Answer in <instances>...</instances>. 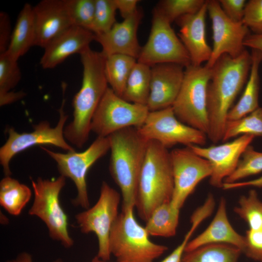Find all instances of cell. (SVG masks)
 I'll return each instance as SVG.
<instances>
[{
	"mask_svg": "<svg viewBox=\"0 0 262 262\" xmlns=\"http://www.w3.org/2000/svg\"><path fill=\"white\" fill-rule=\"evenodd\" d=\"M251 62V53L246 49L235 58L222 55L212 67L207 88V137L213 144L222 141L228 114L248 80Z\"/></svg>",
	"mask_w": 262,
	"mask_h": 262,
	"instance_id": "cell-1",
	"label": "cell"
},
{
	"mask_svg": "<svg viewBox=\"0 0 262 262\" xmlns=\"http://www.w3.org/2000/svg\"><path fill=\"white\" fill-rule=\"evenodd\" d=\"M80 55L83 68L82 86L73 98V118L65 127L64 136L81 148L88 139L93 117L108 83L105 74L106 56L90 47Z\"/></svg>",
	"mask_w": 262,
	"mask_h": 262,
	"instance_id": "cell-2",
	"label": "cell"
},
{
	"mask_svg": "<svg viewBox=\"0 0 262 262\" xmlns=\"http://www.w3.org/2000/svg\"><path fill=\"white\" fill-rule=\"evenodd\" d=\"M108 137L111 150L109 170L121 191V211L134 209L148 141L135 127L119 130Z\"/></svg>",
	"mask_w": 262,
	"mask_h": 262,
	"instance_id": "cell-3",
	"label": "cell"
},
{
	"mask_svg": "<svg viewBox=\"0 0 262 262\" xmlns=\"http://www.w3.org/2000/svg\"><path fill=\"white\" fill-rule=\"evenodd\" d=\"M174 178L170 151L155 141H149L139 177L135 207L147 222L159 206L171 201Z\"/></svg>",
	"mask_w": 262,
	"mask_h": 262,
	"instance_id": "cell-4",
	"label": "cell"
},
{
	"mask_svg": "<svg viewBox=\"0 0 262 262\" xmlns=\"http://www.w3.org/2000/svg\"><path fill=\"white\" fill-rule=\"evenodd\" d=\"M133 209L121 211L112 227L109 249L116 262H153L167 249L149 238L145 227L136 220Z\"/></svg>",
	"mask_w": 262,
	"mask_h": 262,
	"instance_id": "cell-5",
	"label": "cell"
},
{
	"mask_svg": "<svg viewBox=\"0 0 262 262\" xmlns=\"http://www.w3.org/2000/svg\"><path fill=\"white\" fill-rule=\"evenodd\" d=\"M212 73V67L194 66L185 67L182 83L172 107L182 123L207 135L209 131L207 88Z\"/></svg>",
	"mask_w": 262,
	"mask_h": 262,
	"instance_id": "cell-6",
	"label": "cell"
},
{
	"mask_svg": "<svg viewBox=\"0 0 262 262\" xmlns=\"http://www.w3.org/2000/svg\"><path fill=\"white\" fill-rule=\"evenodd\" d=\"M66 178L60 175L56 179L38 178L32 180L34 200L29 211L31 215L39 217L47 226L49 236L66 248L74 241L68 230L67 216L59 201L60 193L66 184Z\"/></svg>",
	"mask_w": 262,
	"mask_h": 262,
	"instance_id": "cell-7",
	"label": "cell"
},
{
	"mask_svg": "<svg viewBox=\"0 0 262 262\" xmlns=\"http://www.w3.org/2000/svg\"><path fill=\"white\" fill-rule=\"evenodd\" d=\"M171 23L157 8H154L149 35L141 48L138 62L150 67L163 63L177 64L184 67L191 64L189 55Z\"/></svg>",
	"mask_w": 262,
	"mask_h": 262,
	"instance_id": "cell-8",
	"label": "cell"
},
{
	"mask_svg": "<svg viewBox=\"0 0 262 262\" xmlns=\"http://www.w3.org/2000/svg\"><path fill=\"white\" fill-rule=\"evenodd\" d=\"M65 104V99L63 98L59 110V120L55 127H51L49 122L43 121L34 125L33 131L30 132L20 133L12 128L7 130L8 139L0 148V163L5 176L11 175V159L17 153L32 147L50 145L66 152L75 151L64 136V126L68 118L64 111Z\"/></svg>",
	"mask_w": 262,
	"mask_h": 262,
	"instance_id": "cell-9",
	"label": "cell"
},
{
	"mask_svg": "<svg viewBox=\"0 0 262 262\" xmlns=\"http://www.w3.org/2000/svg\"><path fill=\"white\" fill-rule=\"evenodd\" d=\"M149 112L147 105L127 101L108 87L93 117L91 131L107 137L127 128H138Z\"/></svg>",
	"mask_w": 262,
	"mask_h": 262,
	"instance_id": "cell-10",
	"label": "cell"
},
{
	"mask_svg": "<svg viewBox=\"0 0 262 262\" xmlns=\"http://www.w3.org/2000/svg\"><path fill=\"white\" fill-rule=\"evenodd\" d=\"M41 148L56 162L61 175L70 179L74 183L77 195L72 200L73 204L86 210L89 209L86 175L92 165L110 150L108 137L98 136L86 149L80 152L62 153L52 151L43 147Z\"/></svg>",
	"mask_w": 262,
	"mask_h": 262,
	"instance_id": "cell-11",
	"label": "cell"
},
{
	"mask_svg": "<svg viewBox=\"0 0 262 262\" xmlns=\"http://www.w3.org/2000/svg\"><path fill=\"white\" fill-rule=\"evenodd\" d=\"M120 201V194L103 181L96 203L75 216L82 233L93 232L96 235L98 246L97 257L105 261L110 260L111 256L109 236L113 225L119 214Z\"/></svg>",
	"mask_w": 262,
	"mask_h": 262,
	"instance_id": "cell-12",
	"label": "cell"
},
{
	"mask_svg": "<svg viewBox=\"0 0 262 262\" xmlns=\"http://www.w3.org/2000/svg\"><path fill=\"white\" fill-rule=\"evenodd\" d=\"M137 129L146 140L155 141L167 149L177 144L204 146L208 137L204 132L178 119L172 106L149 111L143 124Z\"/></svg>",
	"mask_w": 262,
	"mask_h": 262,
	"instance_id": "cell-13",
	"label": "cell"
},
{
	"mask_svg": "<svg viewBox=\"0 0 262 262\" xmlns=\"http://www.w3.org/2000/svg\"><path fill=\"white\" fill-rule=\"evenodd\" d=\"M174 190L170 203L180 210L197 184L210 177L212 169L209 162L186 147L170 151Z\"/></svg>",
	"mask_w": 262,
	"mask_h": 262,
	"instance_id": "cell-14",
	"label": "cell"
},
{
	"mask_svg": "<svg viewBox=\"0 0 262 262\" xmlns=\"http://www.w3.org/2000/svg\"><path fill=\"white\" fill-rule=\"evenodd\" d=\"M207 8L212 24L213 47L206 65L212 67L224 54L233 58L240 55L246 50L244 42L250 33L242 21H234L227 16L218 0H207Z\"/></svg>",
	"mask_w": 262,
	"mask_h": 262,
	"instance_id": "cell-15",
	"label": "cell"
},
{
	"mask_svg": "<svg viewBox=\"0 0 262 262\" xmlns=\"http://www.w3.org/2000/svg\"><path fill=\"white\" fill-rule=\"evenodd\" d=\"M254 138L253 135L244 134L218 145L208 147L191 145L188 147L210 163L212 169L209 177L210 185L222 188L225 180L235 170L242 154Z\"/></svg>",
	"mask_w": 262,
	"mask_h": 262,
	"instance_id": "cell-16",
	"label": "cell"
},
{
	"mask_svg": "<svg viewBox=\"0 0 262 262\" xmlns=\"http://www.w3.org/2000/svg\"><path fill=\"white\" fill-rule=\"evenodd\" d=\"M184 66L174 63L151 66V81L147 106L155 111L172 106L180 89Z\"/></svg>",
	"mask_w": 262,
	"mask_h": 262,
	"instance_id": "cell-17",
	"label": "cell"
},
{
	"mask_svg": "<svg viewBox=\"0 0 262 262\" xmlns=\"http://www.w3.org/2000/svg\"><path fill=\"white\" fill-rule=\"evenodd\" d=\"M34 46L44 48L53 39L73 25L67 0H42L33 6Z\"/></svg>",
	"mask_w": 262,
	"mask_h": 262,
	"instance_id": "cell-18",
	"label": "cell"
},
{
	"mask_svg": "<svg viewBox=\"0 0 262 262\" xmlns=\"http://www.w3.org/2000/svg\"><path fill=\"white\" fill-rule=\"evenodd\" d=\"M142 13L138 10L131 16L116 22L108 32L95 34L94 40L100 44L101 52L106 56L123 54L136 60L142 47L137 38V31L142 18Z\"/></svg>",
	"mask_w": 262,
	"mask_h": 262,
	"instance_id": "cell-19",
	"label": "cell"
},
{
	"mask_svg": "<svg viewBox=\"0 0 262 262\" xmlns=\"http://www.w3.org/2000/svg\"><path fill=\"white\" fill-rule=\"evenodd\" d=\"M207 0L197 12L188 14L176 21L180 27L179 38L186 48L194 66H200L208 62L211 56L212 49L207 43L206 37V15Z\"/></svg>",
	"mask_w": 262,
	"mask_h": 262,
	"instance_id": "cell-20",
	"label": "cell"
},
{
	"mask_svg": "<svg viewBox=\"0 0 262 262\" xmlns=\"http://www.w3.org/2000/svg\"><path fill=\"white\" fill-rule=\"evenodd\" d=\"M94 38L95 34L90 31L73 25L46 46L40 65L44 69L53 68L71 55L80 54Z\"/></svg>",
	"mask_w": 262,
	"mask_h": 262,
	"instance_id": "cell-21",
	"label": "cell"
},
{
	"mask_svg": "<svg viewBox=\"0 0 262 262\" xmlns=\"http://www.w3.org/2000/svg\"><path fill=\"white\" fill-rule=\"evenodd\" d=\"M212 244L230 245L239 248L244 254L246 250L245 236L238 233L228 219L226 201L224 197L220 199L216 213L210 224L202 233L189 241L185 252Z\"/></svg>",
	"mask_w": 262,
	"mask_h": 262,
	"instance_id": "cell-22",
	"label": "cell"
},
{
	"mask_svg": "<svg viewBox=\"0 0 262 262\" xmlns=\"http://www.w3.org/2000/svg\"><path fill=\"white\" fill-rule=\"evenodd\" d=\"M251 66L244 91L237 103L229 110L227 122L242 118L259 107V67L262 62V52L251 49Z\"/></svg>",
	"mask_w": 262,
	"mask_h": 262,
	"instance_id": "cell-23",
	"label": "cell"
},
{
	"mask_svg": "<svg viewBox=\"0 0 262 262\" xmlns=\"http://www.w3.org/2000/svg\"><path fill=\"white\" fill-rule=\"evenodd\" d=\"M35 40L33 6L26 3L18 14L8 48L5 52L12 58L18 60L34 46Z\"/></svg>",
	"mask_w": 262,
	"mask_h": 262,
	"instance_id": "cell-24",
	"label": "cell"
},
{
	"mask_svg": "<svg viewBox=\"0 0 262 262\" xmlns=\"http://www.w3.org/2000/svg\"><path fill=\"white\" fill-rule=\"evenodd\" d=\"M31 189L10 176H5L0 182V204L10 214L17 216L30 201Z\"/></svg>",
	"mask_w": 262,
	"mask_h": 262,
	"instance_id": "cell-25",
	"label": "cell"
},
{
	"mask_svg": "<svg viewBox=\"0 0 262 262\" xmlns=\"http://www.w3.org/2000/svg\"><path fill=\"white\" fill-rule=\"evenodd\" d=\"M150 81L151 67L137 61L128 79L122 98L131 103L147 105Z\"/></svg>",
	"mask_w": 262,
	"mask_h": 262,
	"instance_id": "cell-26",
	"label": "cell"
},
{
	"mask_svg": "<svg viewBox=\"0 0 262 262\" xmlns=\"http://www.w3.org/2000/svg\"><path fill=\"white\" fill-rule=\"evenodd\" d=\"M180 211L172 206L170 202L157 207L146 222L145 228L149 235L174 236L179 224Z\"/></svg>",
	"mask_w": 262,
	"mask_h": 262,
	"instance_id": "cell-27",
	"label": "cell"
},
{
	"mask_svg": "<svg viewBox=\"0 0 262 262\" xmlns=\"http://www.w3.org/2000/svg\"><path fill=\"white\" fill-rule=\"evenodd\" d=\"M137 60L123 54L106 57L105 74L108 83L114 92L122 97L129 76Z\"/></svg>",
	"mask_w": 262,
	"mask_h": 262,
	"instance_id": "cell-28",
	"label": "cell"
},
{
	"mask_svg": "<svg viewBox=\"0 0 262 262\" xmlns=\"http://www.w3.org/2000/svg\"><path fill=\"white\" fill-rule=\"evenodd\" d=\"M242 251L225 244H212L185 252L181 262H238Z\"/></svg>",
	"mask_w": 262,
	"mask_h": 262,
	"instance_id": "cell-29",
	"label": "cell"
},
{
	"mask_svg": "<svg viewBox=\"0 0 262 262\" xmlns=\"http://www.w3.org/2000/svg\"><path fill=\"white\" fill-rule=\"evenodd\" d=\"M244 134L262 137V107L242 118L227 122L222 141Z\"/></svg>",
	"mask_w": 262,
	"mask_h": 262,
	"instance_id": "cell-30",
	"label": "cell"
},
{
	"mask_svg": "<svg viewBox=\"0 0 262 262\" xmlns=\"http://www.w3.org/2000/svg\"><path fill=\"white\" fill-rule=\"evenodd\" d=\"M235 213L253 229H262V201L255 190H251L246 196H241Z\"/></svg>",
	"mask_w": 262,
	"mask_h": 262,
	"instance_id": "cell-31",
	"label": "cell"
},
{
	"mask_svg": "<svg viewBox=\"0 0 262 262\" xmlns=\"http://www.w3.org/2000/svg\"><path fill=\"white\" fill-rule=\"evenodd\" d=\"M262 172V152L255 150L249 145L244 152L234 172L224 180L230 183L240 181L247 177Z\"/></svg>",
	"mask_w": 262,
	"mask_h": 262,
	"instance_id": "cell-32",
	"label": "cell"
},
{
	"mask_svg": "<svg viewBox=\"0 0 262 262\" xmlns=\"http://www.w3.org/2000/svg\"><path fill=\"white\" fill-rule=\"evenodd\" d=\"M114 0H95V11L91 31L95 35L109 31L116 22Z\"/></svg>",
	"mask_w": 262,
	"mask_h": 262,
	"instance_id": "cell-33",
	"label": "cell"
},
{
	"mask_svg": "<svg viewBox=\"0 0 262 262\" xmlns=\"http://www.w3.org/2000/svg\"><path fill=\"white\" fill-rule=\"evenodd\" d=\"M204 0H164L157 8L172 23L179 17L198 11L205 3Z\"/></svg>",
	"mask_w": 262,
	"mask_h": 262,
	"instance_id": "cell-34",
	"label": "cell"
},
{
	"mask_svg": "<svg viewBox=\"0 0 262 262\" xmlns=\"http://www.w3.org/2000/svg\"><path fill=\"white\" fill-rule=\"evenodd\" d=\"M67 1L69 13L73 25L91 31L95 11V0Z\"/></svg>",
	"mask_w": 262,
	"mask_h": 262,
	"instance_id": "cell-35",
	"label": "cell"
},
{
	"mask_svg": "<svg viewBox=\"0 0 262 262\" xmlns=\"http://www.w3.org/2000/svg\"><path fill=\"white\" fill-rule=\"evenodd\" d=\"M21 78V72L17 60L6 52L0 53V95L11 91Z\"/></svg>",
	"mask_w": 262,
	"mask_h": 262,
	"instance_id": "cell-36",
	"label": "cell"
},
{
	"mask_svg": "<svg viewBox=\"0 0 262 262\" xmlns=\"http://www.w3.org/2000/svg\"><path fill=\"white\" fill-rule=\"evenodd\" d=\"M207 213L202 210L195 211L191 216V227L181 243L167 257L160 262H181L185 249L190 239L198 226L207 218Z\"/></svg>",
	"mask_w": 262,
	"mask_h": 262,
	"instance_id": "cell-37",
	"label": "cell"
},
{
	"mask_svg": "<svg viewBox=\"0 0 262 262\" xmlns=\"http://www.w3.org/2000/svg\"><path fill=\"white\" fill-rule=\"evenodd\" d=\"M242 22L253 34H262V0L246 2Z\"/></svg>",
	"mask_w": 262,
	"mask_h": 262,
	"instance_id": "cell-38",
	"label": "cell"
},
{
	"mask_svg": "<svg viewBox=\"0 0 262 262\" xmlns=\"http://www.w3.org/2000/svg\"><path fill=\"white\" fill-rule=\"evenodd\" d=\"M247 248L245 254L256 261L262 257V229H248L245 236Z\"/></svg>",
	"mask_w": 262,
	"mask_h": 262,
	"instance_id": "cell-39",
	"label": "cell"
},
{
	"mask_svg": "<svg viewBox=\"0 0 262 262\" xmlns=\"http://www.w3.org/2000/svg\"><path fill=\"white\" fill-rule=\"evenodd\" d=\"M220 5L228 17L236 22H241L246 2L245 0H220Z\"/></svg>",
	"mask_w": 262,
	"mask_h": 262,
	"instance_id": "cell-40",
	"label": "cell"
},
{
	"mask_svg": "<svg viewBox=\"0 0 262 262\" xmlns=\"http://www.w3.org/2000/svg\"><path fill=\"white\" fill-rule=\"evenodd\" d=\"M12 31L10 17L7 14L0 13V53L5 52L9 46Z\"/></svg>",
	"mask_w": 262,
	"mask_h": 262,
	"instance_id": "cell-41",
	"label": "cell"
},
{
	"mask_svg": "<svg viewBox=\"0 0 262 262\" xmlns=\"http://www.w3.org/2000/svg\"><path fill=\"white\" fill-rule=\"evenodd\" d=\"M117 10H118L121 16L125 19L137 10L138 0H114Z\"/></svg>",
	"mask_w": 262,
	"mask_h": 262,
	"instance_id": "cell-42",
	"label": "cell"
},
{
	"mask_svg": "<svg viewBox=\"0 0 262 262\" xmlns=\"http://www.w3.org/2000/svg\"><path fill=\"white\" fill-rule=\"evenodd\" d=\"M246 187H262V176L248 181H238L230 183H224L222 188L224 190H230Z\"/></svg>",
	"mask_w": 262,
	"mask_h": 262,
	"instance_id": "cell-43",
	"label": "cell"
},
{
	"mask_svg": "<svg viewBox=\"0 0 262 262\" xmlns=\"http://www.w3.org/2000/svg\"><path fill=\"white\" fill-rule=\"evenodd\" d=\"M26 94L23 91H9L0 95V105L2 106L15 102L25 97Z\"/></svg>",
	"mask_w": 262,
	"mask_h": 262,
	"instance_id": "cell-44",
	"label": "cell"
},
{
	"mask_svg": "<svg viewBox=\"0 0 262 262\" xmlns=\"http://www.w3.org/2000/svg\"><path fill=\"white\" fill-rule=\"evenodd\" d=\"M244 45L245 47L262 52V34L249 33L246 38Z\"/></svg>",
	"mask_w": 262,
	"mask_h": 262,
	"instance_id": "cell-45",
	"label": "cell"
},
{
	"mask_svg": "<svg viewBox=\"0 0 262 262\" xmlns=\"http://www.w3.org/2000/svg\"><path fill=\"white\" fill-rule=\"evenodd\" d=\"M6 262H33V261L32 256L29 253L23 252L18 254L15 259ZM53 262H63V261L59 259Z\"/></svg>",
	"mask_w": 262,
	"mask_h": 262,
	"instance_id": "cell-46",
	"label": "cell"
},
{
	"mask_svg": "<svg viewBox=\"0 0 262 262\" xmlns=\"http://www.w3.org/2000/svg\"><path fill=\"white\" fill-rule=\"evenodd\" d=\"M91 262H108L107 261H105L98 258L96 256L92 261Z\"/></svg>",
	"mask_w": 262,
	"mask_h": 262,
	"instance_id": "cell-47",
	"label": "cell"
},
{
	"mask_svg": "<svg viewBox=\"0 0 262 262\" xmlns=\"http://www.w3.org/2000/svg\"><path fill=\"white\" fill-rule=\"evenodd\" d=\"M260 261L261 262H262V257H261V258Z\"/></svg>",
	"mask_w": 262,
	"mask_h": 262,
	"instance_id": "cell-48",
	"label": "cell"
}]
</instances>
